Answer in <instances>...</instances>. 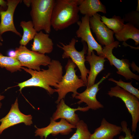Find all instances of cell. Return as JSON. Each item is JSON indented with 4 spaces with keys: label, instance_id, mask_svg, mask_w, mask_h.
Masks as SVG:
<instances>
[{
    "label": "cell",
    "instance_id": "obj_4",
    "mask_svg": "<svg viewBox=\"0 0 139 139\" xmlns=\"http://www.w3.org/2000/svg\"><path fill=\"white\" fill-rule=\"evenodd\" d=\"M47 69H41L38 71L32 70L36 76L40 87L46 90L50 95L55 92L54 89L61 80L63 75V67L58 60H52Z\"/></svg>",
    "mask_w": 139,
    "mask_h": 139
},
{
    "label": "cell",
    "instance_id": "obj_25",
    "mask_svg": "<svg viewBox=\"0 0 139 139\" xmlns=\"http://www.w3.org/2000/svg\"><path fill=\"white\" fill-rule=\"evenodd\" d=\"M108 80L116 83L117 86L133 94L139 99V91L138 89L132 86V82H126L123 81L121 79L118 81L112 78H109Z\"/></svg>",
    "mask_w": 139,
    "mask_h": 139
},
{
    "label": "cell",
    "instance_id": "obj_13",
    "mask_svg": "<svg viewBox=\"0 0 139 139\" xmlns=\"http://www.w3.org/2000/svg\"><path fill=\"white\" fill-rule=\"evenodd\" d=\"M35 127L37 129L35 132V136H39L41 139L44 137L47 139L50 134L53 136L59 134L63 135H67L73 131V128H76L75 126L71 124L64 119L61 118L59 121L57 122L51 117L50 124L46 127L38 128L36 126Z\"/></svg>",
    "mask_w": 139,
    "mask_h": 139
},
{
    "label": "cell",
    "instance_id": "obj_3",
    "mask_svg": "<svg viewBox=\"0 0 139 139\" xmlns=\"http://www.w3.org/2000/svg\"><path fill=\"white\" fill-rule=\"evenodd\" d=\"M76 67L71 59H68L65 67V73L54 89L55 92H57L58 94L56 103L58 104L62 99H64L67 94L70 92H73L72 97L74 98L79 93L77 90L86 86L84 81L76 75L77 70H75Z\"/></svg>",
    "mask_w": 139,
    "mask_h": 139
},
{
    "label": "cell",
    "instance_id": "obj_31",
    "mask_svg": "<svg viewBox=\"0 0 139 139\" xmlns=\"http://www.w3.org/2000/svg\"><path fill=\"white\" fill-rule=\"evenodd\" d=\"M5 98V97L3 95H1L0 93V108H1L2 106V103L1 102V101L2 100Z\"/></svg>",
    "mask_w": 139,
    "mask_h": 139
},
{
    "label": "cell",
    "instance_id": "obj_2",
    "mask_svg": "<svg viewBox=\"0 0 139 139\" xmlns=\"http://www.w3.org/2000/svg\"><path fill=\"white\" fill-rule=\"evenodd\" d=\"M55 0H31L30 14L34 27L38 32L42 30L49 34Z\"/></svg>",
    "mask_w": 139,
    "mask_h": 139
},
{
    "label": "cell",
    "instance_id": "obj_19",
    "mask_svg": "<svg viewBox=\"0 0 139 139\" xmlns=\"http://www.w3.org/2000/svg\"><path fill=\"white\" fill-rule=\"evenodd\" d=\"M78 8L81 14L89 17L99 12L106 13L105 6L99 0H79Z\"/></svg>",
    "mask_w": 139,
    "mask_h": 139
},
{
    "label": "cell",
    "instance_id": "obj_20",
    "mask_svg": "<svg viewBox=\"0 0 139 139\" xmlns=\"http://www.w3.org/2000/svg\"><path fill=\"white\" fill-rule=\"evenodd\" d=\"M115 36L119 41L125 42L131 39L134 41L135 45L139 44V29L130 23L124 24L121 30L115 33Z\"/></svg>",
    "mask_w": 139,
    "mask_h": 139
},
{
    "label": "cell",
    "instance_id": "obj_5",
    "mask_svg": "<svg viewBox=\"0 0 139 139\" xmlns=\"http://www.w3.org/2000/svg\"><path fill=\"white\" fill-rule=\"evenodd\" d=\"M77 40L72 38L68 44L65 45L59 42L61 45L57 44V46L63 51L62 55L63 58H70L78 67L81 73V79L84 81L86 86L88 74L90 70L87 69L85 65V55L87 53L88 46L85 42H83V47L81 51H78L75 47V43Z\"/></svg>",
    "mask_w": 139,
    "mask_h": 139
},
{
    "label": "cell",
    "instance_id": "obj_26",
    "mask_svg": "<svg viewBox=\"0 0 139 139\" xmlns=\"http://www.w3.org/2000/svg\"><path fill=\"white\" fill-rule=\"evenodd\" d=\"M124 21L130 23L139 29V12L132 11L125 14L123 18Z\"/></svg>",
    "mask_w": 139,
    "mask_h": 139
},
{
    "label": "cell",
    "instance_id": "obj_23",
    "mask_svg": "<svg viewBox=\"0 0 139 139\" xmlns=\"http://www.w3.org/2000/svg\"><path fill=\"white\" fill-rule=\"evenodd\" d=\"M101 21L115 33L120 31L124 25L123 19L119 16L114 15L110 18L105 16H101Z\"/></svg>",
    "mask_w": 139,
    "mask_h": 139
},
{
    "label": "cell",
    "instance_id": "obj_27",
    "mask_svg": "<svg viewBox=\"0 0 139 139\" xmlns=\"http://www.w3.org/2000/svg\"><path fill=\"white\" fill-rule=\"evenodd\" d=\"M121 125L122 132L125 133V136L124 137L121 136L119 137V139H134V136L132 134L130 129L127 127V122L125 120L122 121L121 122Z\"/></svg>",
    "mask_w": 139,
    "mask_h": 139
},
{
    "label": "cell",
    "instance_id": "obj_18",
    "mask_svg": "<svg viewBox=\"0 0 139 139\" xmlns=\"http://www.w3.org/2000/svg\"><path fill=\"white\" fill-rule=\"evenodd\" d=\"M33 40L31 50L44 54L50 53L53 51L54 43L49 34L40 31L37 33Z\"/></svg>",
    "mask_w": 139,
    "mask_h": 139
},
{
    "label": "cell",
    "instance_id": "obj_8",
    "mask_svg": "<svg viewBox=\"0 0 139 139\" xmlns=\"http://www.w3.org/2000/svg\"><path fill=\"white\" fill-rule=\"evenodd\" d=\"M119 44V41H115L111 44L104 47L102 54L99 56L107 58L110 65H114L117 68V73L123 76L126 80L133 79L139 81V76L133 73L130 70L129 61L126 59H118L113 54V50L115 48H117Z\"/></svg>",
    "mask_w": 139,
    "mask_h": 139
},
{
    "label": "cell",
    "instance_id": "obj_10",
    "mask_svg": "<svg viewBox=\"0 0 139 139\" xmlns=\"http://www.w3.org/2000/svg\"><path fill=\"white\" fill-rule=\"evenodd\" d=\"M21 0H7V8L5 10L0 6V35L7 31L12 32L20 37L21 34L17 30L13 20L14 13Z\"/></svg>",
    "mask_w": 139,
    "mask_h": 139
},
{
    "label": "cell",
    "instance_id": "obj_9",
    "mask_svg": "<svg viewBox=\"0 0 139 139\" xmlns=\"http://www.w3.org/2000/svg\"><path fill=\"white\" fill-rule=\"evenodd\" d=\"M89 17L84 15L82 17L81 21L77 23L79 26L76 32L77 37L81 38L82 42H85L88 46L87 55H91L93 50L100 56L102 53L103 48L96 41L92 33L90 26Z\"/></svg>",
    "mask_w": 139,
    "mask_h": 139
},
{
    "label": "cell",
    "instance_id": "obj_32",
    "mask_svg": "<svg viewBox=\"0 0 139 139\" xmlns=\"http://www.w3.org/2000/svg\"><path fill=\"white\" fill-rule=\"evenodd\" d=\"M3 41V39L2 36L0 35V46H1L3 45L2 42Z\"/></svg>",
    "mask_w": 139,
    "mask_h": 139
},
{
    "label": "cell",
    "instance_id": "obj_17",
    "mask_svg": "<svg viewBox=\"0 0 139 139\" xmlns=\"http://www.w3.org/2000/svg\"><path fill=\"white\" fill-rule=\"evenodd\" d=\"M90 66L89 75L87 77L86 88H89L95 84L96 77L98 75L104 70V63L106 60L105 58L95 55L93 51L91 55H87L85 58Z\"/></svg>",
    "mask_w": 139,
    "mask_h": 139
},
{
    "label": "cell",
    "instance_id": "obj_29",
    "mask_svg": "<svg viewBox=\"0 0 139 139\" xmlns=\"http://www.w3.org/2000/svg\"><path fill=\"white\" fill-rule=\"evenodd\" d=\"M23 2L26 6L29 7L31 4V0H24Z\"/></svg>",
    "mask_w": 139,
    "mask_h": 139
},
{
    "label": "cell",
    "instance_id": "obj_28",
    "mask_svg": "<svg viewBox=\"0 0 139 139\" xmlns=\"http://www.w3.org/2000/svg\"><path fill=\"white\" fill-rule=\"evenodd\" d=\"M0 6L4 9L7 8V1L4 0H0Z\"/></svg>",
    "mask_w": 139,
    "mask_h": 139
},
{
    "label": "cell",
    "instance_id": "obj_15",
    "mask_svg": "<svg viewBox=\"0 0 139 139\" xmlns=\"http://www.w3.org/2000/svg\"><path fill=\"white\" fill-rule=\"evenodd\" d=\"M110 74V73H108L105 76L103 77L98 83L89 88H86L82 92L79 93L75 97L76 99L80 100L77 103L80 104L84 102L90 109L94 110L103 108V105L97 100L96 95L100 89L99 88V85L108 78Z\"/></svg>",
    "mask_w": 139,
    "mask_h": 139
},
{
    "label": "cell",
    "instance_id": "obj_22",
    "mask_svg": "<svg viewBox=\"0 0 139 139\" xmlns=\"http://www.w3.org/2000/svg\"><path fill=\"white\" fill-rule=\"evenodd\" d=\"M0 67L5 68L12 73L21 71L22 67L20 62L15 58L4 56L0 52Z\"/></svg>",
    "mask_w": 139,
    "mask_h": 139
},
{
    "label": "cell",
    "instance_id": "obj_21",
    "mask_svg": "<svg viewBox=\"0 0 139 139\" xmlns=\"http://www.w3.org/2000/svg\"><path fill=\"white\" fill-rule=\"evenodd\" d=\"M20 26L23 29V33L19 44L20 45L26 46L30 41L33 39L37 32L31 21H22L20 23Z\"/></svg>",
    "mask_w": 139,
    "mask_h": 139
},
{
    "label": "cell",
    "instance_id": "obj_11",
    "mask_svg": "<svg viewBox=\"0 0 139 139\" xmlns=\"http://www.w3.org/2000/svg\"><path fill=\"white\" fill-rule=\"evenodd\" d=\"M32 119L31 115H26L20 111L17 98L7 114L0 119V135L5 129L17 124L24 123L26 125H30L32 124Z\"/></svg>",
    "mask_w": 139,
    "mask_h": 139
},
{
    "label": "cell",
    "instance_id": "obj_14",
    "mask_svg": "<svg viewBox=\"0 0 139 139\" xmlns=\"http://www.w3.org/2000/svg\"><path fill=\"white\" fill-rule=\"evenodd\" d=\"M57 104L56 110L51 117L53 119L56 121L59 118L64 119L75 126L80 120L78 115L75 112L78 110L86 111L90 109L87 106L85 107L79 106L75 108H71L65 103L63 99Z\"/></svg>",
    "mask_w": 139,
    "mask_h": 139
},
{
    "label": "cell",
    "instance_id": "obj_1",
    "mask_svg": "<svg viewBox=\"0 0 139 139\" xmlns=\"http://www.w3.org/2000/svg\"><path fill=\"white\" fill-rule=\"evenodd\" d=\"M79 0H56L52 10L51 26L56 31L64 29L79 21Z\"/></svg>",
    "mask_w": 139,
    "mask_h": 139
},
{
    "label": "cell",
    "instance_id": "obj_30",
    "mask_svg": "<svg viewBox=\"0 0 139 139\" xmlns=\"http://www.w3.org/2000/svg\"><path fill=\"white\" fill-rule=\"evenodd\" d=\"M9 57H14L15 55V51L11 50L9 51L8 53Z\"/></svg>",
    "mask_w": 139,
    "mask_h": 139
},
{
    "label": "cell",
    "instance_id": "obj_12",
    "mask_svg": "<svg viewBox=\"0 0 139 139\" xmlns=\"http://www.w3.org/2000/svg\"><path fill=\"white\" fill-rule=\"evenodd\" d=\"M101 19V15L98 13L89 17L90 26L100 44L107 46L115 41L113 36L115 33L109 29Z\"/></svg>",
    "mask_w": 139,
    "mask_h": 139
},
{
    "label": "cell",
    "instance_id": "obj_7",
    "mask_svg": "<svg viewBox=\"0 0 139 139\" xmlns=\"http://www.w3.org/2000/svg\"><path fill=\"white\" fill-rule=\"evenodd\" d=\"M107 94L111 97L120 98L124 102L131 116L132 131L136 133L139 121V99L117 85L111 87Z\"/></svg>",
    "mask_w": 139,
    "mask_h": 139
},
{
    "label": "cell",
    "instance_id": "obj_16",
    "mask_svg": "<svg viewBox=\"0 0 139 139\" xmlns=\"http://www.w3.org/2000/svg\"><path fill=\"white\" fill-rule=\"evenodd\" d=\"M121 132V126L111 123L104 118L100 126L91 134L89 139H114L115 137L119 134Z\"/></svg>",
    "mask_w": 139,
    "mask_h": 139
},
{
    "label": "cell",
    "instance_id": "obj_33",
    "mask_svg": "<svg viewBox=\"0 0 139 139\" xmlns=\"http://www.w3.org/2000/svg\"><path fill=\"white\" fill-rule=\"evenodd\" d=\"M136 11L139 12V1L138 0L136 10Z\"/></svg>",
    "mask_w": 139,
    "mask_h": 139
},
{
    "label": "cell",
    "instance_id": "obj_6",
    "mask_svg": "<svg viewBox=\"0 0 139 139\" xmlns=\"http://www.w3.org/2000/svg\"><path fill=\"white\" fill-rule=\"evenodd\" d=\"M15 51L14 58L20 62L22 67L34 70H40V66H48L51 60L48 56L30 50L26 46L20 45L15 48Z\"/></svg>",
    "mask_w": 139,
    "mask_h": 139
},
{
    "label": "cell",
    "instance_id": "obj_24",
    "mask_svg": "<svg viewBox=\"0 0 139 139\" xmlns=\"http://www.w3.org/2000/svg\"><path fill=\"white\" fill-rule=\"evenodd\" d=\"M76 131L69 139H89L91 134L88 125L82 120H80L75 126Z\"/></svg>",
    "mask_w": 139,
    "mask_h": 139
}]
</instances>
